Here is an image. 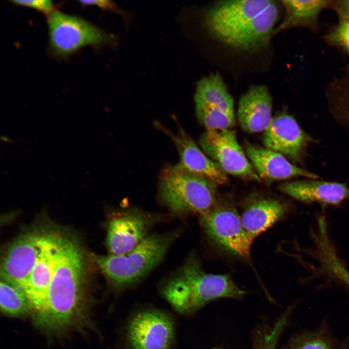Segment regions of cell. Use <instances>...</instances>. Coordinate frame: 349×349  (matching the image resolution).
<instances>
[{
    "instance_id": "1",
    "label": "cell",
    "mask_w": 349,
    "mask_h": 349,
    "mask_svg": "<svg viewBox=\"0 0 349 349\" xmlns=\"http://www.w3.org/2000/svg\"><path fill=\"white\" fill-rule=\"evenodd\" d=\"M83 269V255L78 245L58 235L47 295L32 315L35 326L47 333H62L85 322L88 306L82 291Z\"/></svg>"
},
{
    "instance_id": "2",
    "label": "cell",
    "mask_w": 349,
    "mask_h": 349,
    "mask_svg": "<svg viewBox=\"0 0 349 349\" xmlns=\"http://www.w3.org/2000/svg\"><path fill=\"white\" fill-rule=\"evenodd\" d=\"M159 290L177 312L186 315L214 300L240 299L244 294L230 276L206 273L194 254L163 280Z\"/></svg>"
},
{
    "instance_id": "3",
    "label": "cell",
    "mask_w": 349,
    "mask_h": 349,
    "mask_svg": "<svg viewBox=\"0 0 349 349\" xmlns=\"http://www.w3.org/2000/svg\"><path fill=\"white\" fill-rule=\"evenodd\" d=\"M179 234L177 229L149 234L127 253L98 257L97 264L113 287L127 288L138 283L160 264Z\"/></svg>"
},
{
    "instance_id": "4",
    "label": "cell",
    "mask_w": 349,
    "mask_h": 349,
    "mask_svg": "<svg viewBox=\"0 0 349 349\" xmlns=\"http://www.w3.org/2000/svg\"><path fill=\"white\" fill-rule=\"evenodd\" d=\"M159 186L161 202L171 213L178 216L191 213L202 215L217 201L218 186L189 171L180 162L163 168Z\"/></svg>"
},
{
    "instance_id": "5",
    "label": "cell",
    "mask_w": 349,
    "mask_h": 349,
    "mask_svg": "<svg viewBox=\"0 0 349 349\" xmlns=\"http://www.w3.org/2000/svg\"><path fill=\"white\" fill-rule=\"evenodd\" d=\"M199 217L210 240L234 254L244 257L249 255L253 239L245 231L240 216L232 204L217 200L209 211Z\"/></svg>"
},
{
    "instance_id": "6",
    "label": "cell",
    "mask_w": 349,
    "mask_h": 349,
    "mask_svg": "<svg viewBox=\"0 0 349 349\" xmlns=\"http://www.w3.org/2000/svg\"><path fill=\"white\" fill-rule=\"evenodd\" d=\"M203 151L227 174L259 182L261 179L231 129L206 130L199 139Z\"/></svg>"
},
{
    "instance_id": "7",
    "label": "cell",
    "mask_w": 349,
    "mask_h": 349,
    "mask_svg": "<svg viewBox=\"0 0 349 349\" xmlns=\"http://www.w3.org/2000/svg\"><path fill=\"white\" fill-rule=\"evenodd\" d=\"M50 47L55 54L66 55L86 45L100 44L106 35L79 17L53 11L48 18Z\"/></svg>"
},
{
    "instance_id": "8",
    "label": "cell",
    "mask_w": 349,
    "mask_h": 349,
    "mask_svg": "<svg viewBox=\"0 0 349 349\" xmlns=\"http://www.w3.org/2000/svg\"><path fill=\"white\" fill-rule=\"evenodd\" d=\"M174 325L166 313L157 310L140 311L130 319L127 338L130 349H169Z\"/></svg>"
},
{
    "instance_id": "9",
    "label": "cell",
    "mask_w": 349,
    "mask_h": 349,
    "mask_svg": "<svg viewBox=\"0 0 349 349\" xmlns=\"http://www.w3.org/2000/svg\"><path fill=\"white\" fill-rule=\"evenodd\" d=\"M110 220L106 244L111 254L127 253L149 234L148 232L158 221L155 215L136 209L121 210Z\"/></svg>"
},
{
    "instance_id": "10",
    "label": "cell",
    "mask_w": 349,
    "mask_h": 349,
    "mask_svg": "<svg viewBox=\"0 0 349 349\" xmlns=\"http://www.w3.org/2000/svg\"><path fill=\"white\" fill-rule=\"evenodd\" d=\"M269 0L221 1L207 12L205 21L209 33L221 42L245 23L266 9Z\"/></svg>"
},
{
    "instance_id": "11",
    "label": "cell",
    "mask_w": 349,
    "mask_h": 349,
    "mask_svg": "<svg viewBox=\"0 0 349 349\" xmlns=\"http://www.w3.org/2000/svg\"><path fill=\"white\" fill-rule=\"evenodd\" d=\"M312 139L291 115L282 113L273 117L264 130L265 147L298 161Z\"/></svg>"
},
{
    "instance_id": "12",
    "label": "cell",
    "mask_w": 349,
    "mask_h": 349,
    "mask_svg": "<svg viewBox=\"0 0 349 349\" xmlns=\"http://www.w3.org/2000/svg\"><path fill=\"white\" fill-rule=\"evenodd\" d=\"M40 238L41 235L27 234L9 246L1 264L2 280L23 290L40 252Z\"/></svg>"
},
{
    "instance_id": "13",
    "label": "cell",
    "mask_w": 349,
    "mask_h": 349,
    "mask_svg": "<svg viewBox=\"0 0 349 349\" xmlns=\"http://www.w3.org/2000/svg\"><path fill=\"white\" fill-rule=\"evenodd\" d=\"M58 235H41L40 252L23 291L29 299L32 315L43 304L52 277Z\"/></svg>"
},
{
    "instance_id": "14",
    "label": "cell",
    "mask_w": 349,
    "mask_h": 349,
    "mask_svg": "<svg viewBox=\"0 0 349 349\" xmlns=\"http://www.w3.org/2000/svg\"><path fill=\"white\" fill-rule=\"evenodd\" d=\"M288 209L287 204L278 198L252 196L243 206L241 221L245 231L254 240L283 218Z\"/></svg>"
},
{
    "instance_id": "15",
    "label": "cell",
    "mask_w": 349,
    "mask_h": 349,
    "mask_svg": "<svg viewBox=\"0 0 349 349\" xmlns=\"http://www.w3.org/2000/svg\"><path fill=\"white\" fill-rule=\"evenodd\" d=\"M278 16L277 5L272 1L266 9L230 34L222 43L238 50H257L267 44Z\"/></svg>"
},
{
    "instance_id": "16",
    "label": "cell",
    "mask_w": 349,
    "mask_h": 349,
    "mask_svg": "<svg viewBox=\"0 0 349 349\" xmlns=\"http://www.w3.org/2000/svg\"><path fill=\"white\" fill-rule=\"evenodd\" d=\"M178 152L180 163L189 171L203 176L217 186L228 183L227 174L210 159L181 127L176 133L169 132Z\"/></svg>"
},
{
    "instance_id": "17",
    "label": "cell",
    "mask_w": 349,
    "mask_h": 349,
    "mask_svg": "<svg viewBox=\"0 0 349 349\" xmlns=\"http://www.w3.org/2000/svg\"><path fill=\"white\" fill-rule=\"evenodd\" d=\"M272 99L264 85H253L240 98L237 118L241 128L248 133L264 131L271 122Z\"/></svg>"
},
{
    "instance_id": "18",
    "label": "cell",
    "mask_w": 349,
    "mask_h": 349,
    "mask_svg": "<svg viewBox=\"0 0 349 349\" xmlns=\"http://www.w3.org/2000/svg\"><path fill=\"white\" fill-rule=\"evenodd\" d=\"M278 190L305 203L338 206L349 199V188L346 184L315 180H297L279 184Z\"/></svg>"
},
{
    "instance_id": "19",
    "label": "cell",
    "mask_w": 349,
    "mask_h": 349,
    "mask_svg": "<svg viewBox=\"0 0 349 349\" xmlns=\"http://www.w3.org/2000/svg\"><path fill=\"white\" fill-rule=\"evenodd\" d=\"M245 152L260 178L281 180L296 176L319 178L316 174L292 164L283 155L266 147L247 143Z\"/></svg>"
},
{
    "instance_id": "20",
    "label": "cell",
    "mask_w": 349,
    "mask_h": 349,
    "mask_svg": "<svg viewBox=\"0 0 349 349\" xmlns=\"http://www.w3.org/2000/svg\"><path fill=\"white\" fill-rule=\"evenodd\" d=\"M194 99L195 104L206 105L234 113L233 99L218 73L210 74L199 81Z\"/></svg>"
},
{
    "instance_id": "21",
    "label": "cell",
    "mask_w": 349,
    "mask_h": 349,
    "mask_svg": "<svg viewBox=\"0 0 349 349\" xmlns=\"http://www.w3.org/2000/svg\"><path fill=\"white\" fill-rule=\"evenodd\" d=\"M0 305L3 314L12 317H22L32 314L31 301L21 288L3 280L0 283Z\"/></svg>"
},
{
    "instance_id": "22",
    "label": "cell",
    "mask_w": 349,
    "mask_h": 349,
    "mask_svg": "<svg viewBox=\"0 0 349 349\" xmlns=\"http://www.w3.org/2000/svg\"><path fill=\"white\" fill-rule=\"evenodd\" d=\"M328 2L325 0H283L286 15L279 30L314 19Z\"/></svg>"
},
{
    "instance_id": "23",
    "label": "cell",
    "mask_w": 349,
    "mask_h": 349,
    "mask_svg": "<svg viewBox=\"0 0 349 349\" xmlns=\"http://www.w3.org/2000/svg\"><path fill=\"white\" fill-rule=\"evenodd\" d=\"M196 116L206 130L230 129L235 124L234 113L206 105L195 104Z\"/></svg>"
},
{
    "instance_id": "24",
    "label": "cell",
    "mask_w": 349,
    "mask_h": 349,
    "mask_svg": "<svg viewBox=\"0 0 349 349\" xmlns=\"http://www.w3.org/2000/svg\"><path fill=\"white\" fill-rule=\"evenodd\" d=\"M287 349H331L328 340L322 334L306 333L295 337Z\"/></svg>"
},
{
    "instance_id": "25",
    "label": "cell",
    "mask_w": 349,
    "mask_h": 349,
    "mask_svg": "<svg viewBox=\"0 0 349 349\" xmlns=\"http://www.w3.org/2000/svg\"><path fill=\"white\" fill-rule=\"evenodd\" d=\"M285 325L283 320H278L271 329L260 333L253 349H276L279 336Z\"/></svg>"
},
{
    "instance_id": "26",
    "label": "cell",
    "mask_w": 349,
    "mask_h": 349,
    "mask_svg": "<svg viewBox=\"0 0 349 349\" xmlns=\"http://www.w3.org/2000/svg\"><path fill=\"white\" fill-rule=\"evenodd\" d=\"M334 108L338 112V116H342V120L349 125V79L344 83L336 96Z\"/></svg>"
},
{
    "instance_id": "27",
    "label": "cell",
    "mask_w": 349,
    "mask_h": 349,
    "mask_svg": "<svg viewBox=\"0 0 349 349\" xmlns=\"http://www.w3.org/2000/svg\"><path fill=\"white\" fill-rule=\"evenodd\" d=\"M330 37L333 41L349 51V18H343Z\"/></svg>"
},
{
    "instance_id": "28",
    "label": "cell",
    "mask_w": 349,
    "mask_h": 349,
    "mask_svg": "<svg viewBox=\"0 0 349 349\" xmlns=\"http://www.w3.org/2000/svg\"><path fill=\"white\" fill-rule=\"evenodd\" d=\"M15 4L30 7L49 14L53 11V5L50 0H13Z\"/></svg>"
},
{
    "instance_id": "29",
    "label": "cell",
    "mask_w": 349,
    "mask_h": 349,
    "mask_svg": "<svg viewBox=\"0 0 349 349\" xmlns=\"http://www.w3.org/2000/svg\"><path fill=\"white\" fill-rule=\"evenodd\" d=\"M80 2L86 5H95L104 9L114 8V4L110 0H80Z\"/></svg>"
},
{
    "instance_id": "30",
    "label": "cell",
    "mask_w": 349,
    "mask_h": 349,
    "mask_svg": "<svg viewBox=\"0 0 349 349\" xmlns=\"http://www.w3.org/2000/svg\"><path fill=\"white\" fill-rule=\"evenodd\" d=\"M339 8L344 18H349V0L342 1Z\"/></svg>"
},
{
    "instance_id": "31",
    "label": "cell",
    "mask_w": 349,
    "mask_h": 349,
    "mask_svg": "<svg viewBox=\"0 0 349 349\" xmlns=\"http://www.w3.org/2000/svg\"><path fill=\"white\" fill-rule=\"evenodd\" d=\"M0 140L4 142L12 143V141L5 136L1 135L0 136Z\"/></svg>"
},
{
    "instance_id": "32",
    "label": "cell",
    "mask_w": 349,
    "mask_h": 349,
    "mask_svg": "<svg viewBox=\"0 0 349 349\" xmlns=\"http://www.w3.org/2000/svg\"><path fill=\"white\" fill-rule=\"evenodd\" d=\"M346 349L345 348V349Z\"/></svg>"
}]
</instances>
